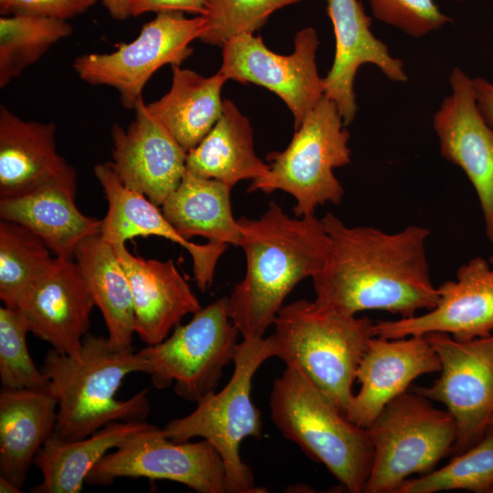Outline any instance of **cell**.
I'll return each mask as SVG.
<instances>
[{"instance_id":"1","label":"cell","mask_w":493,"mask_h":493,"mask_svg":"<svg viewBox=\"0 0 493 493\" xmlns=\"http://www.w3.org/2000/svg\"><path fill=\"white\" fill-rule=\"evenodd\" d=\"M321 219L330 250L311 278L317 303L350 315L377 309L402 318L437 304L425 250L429 229L412 225L386 233L348 226L332 213Z\"/></svg>"},{"instance_id":"2","label":"cell","mask_w":493,"mask_h":493,"mask_svg":"<svg viewBox=\"0 0 493 493\" xmlns=\"http://www.w3.org/2000/svg\"><path fill=\"white\" fill-rule=\"evenodd\" d=\"M246 268L228 298V314L243 339L263 337L286 297L324 266L330 237L315 214L292 218L276 202L257 219H237Z\"/></svg>"},{"instance_id":"3","label":"cell","mask_w":493,"mask_h":493,"mask_svg":"<svg viewBox=\"0 0 493 493\" xmlns=\"http://www.w3.org/2000/svg\"><path fill=\"white\" fill-rule=\"evenodd\" d=\"M81 361L50 349L41 370L58 402L54 435L78 440L114 421H145L150 413L147 390L127 400L115 397L124 378L145 372V361L133 348L118 350L108 337L87 333Z\"/></svg>"},{"instance_id":"4","label":"cell","mask_w":493,"mask_h":493,"mask_svg":"<svg viewBox=\"0 0 493 493\" xmlns=\"http://www.w3.org/2000/svg\"><path fill=\"white\" fill-rule=\"evenodd\" d=\"M273 325L275 357L299 368L345 415L375 322L299 299L283 306Z\"/></svg>"},{"instance_id":"5","label":"cell","mask_w":493,"mask_h":493,"mask_svg":"<svg viewBox=\"0 0 493 493\" xmlns=\"http://www.w3.org/2000/svg\"><path fill=\"white\" fill-rule=\"evenodd\" d=\"M270 417L282 435L322 463L351 493L364 492L373 449L366 428L347 419L297 367L275 379Z\"/></svg>"},{"instance_id":"6","label":"cell","mask_w":493,"mask_h":493,"mask_svg":"<svg viewBox=\"0 0 493 493\" xmlns=\"http://www.w3.org/2000/svg\"><path fill=\"white\" fill-rule=\"evenodd\" d=\"M276 356L274 336L243 339L234 354L227 384L197 403L190 414L168 422L163 434L176 443L201 437L213 445L226 470V493L258 492L251 467L240 457L241 441L262 437L261 413L250 398L252 379L267 359Z\"/></svg>"},{"instance_id":"7","label":"cell","mask_w":493,"mask_h":493,"mask_svg":"<svg viewBox=\"0 0 493 493\" xmlns=\"http://www.w3.org/2000/svg\"><path fill=\"white\" fill-rule=\"evenodd\" d=\"M336 104L323 96L295 130L283 152L267 155V173L252 180L248 192L284 191L296 201L297 217L312 215L319 205L341 204L344 190L333 169L351 163L350 133Z\"/></svg>"},{"instance_id":"8","label":"cell","mask_w":493,"mask_h":493,"mask_svg":"<svg viewBox=\"0 0 493 493\" xmlns=\"http://www.w3.org/2000/svg\"><path fill=\"white\" fill-rule=\"evenodd\" d=\"M365 428L373 449L365 493H396L409 476L434 470L456 439L449 412L413 391L390 401Z\"/></svg>"},{"instance_id":"9","label":"cell","mask_w":493,"mask_h":493,"mask_svg":"<svg viewBox=\"0 0 493 493\" xmlns=\"http://www.w3.org/2000/svg\"><path fill=\"white\" fill-rule=\"evenodd\" d=\"M228 314V298L202 308L163 341L139 351L145 372L157 389L173 383L177 396L196 404L215 392L223 369L233 362L237 335Z\"/></svg>"},{"instance_id":"10","label":"cell","mask_w":493,"mask_h":493,"mask_svg":"<svg viewBox=\"0 0 493 493\" xmlns=\"http://www.w3.org/2000/svg\"><path fill=\"white\" fill-rule=\"evenodd\" d=\"M203 25L202 16L186 18L181 12L158 13L133 41L112 53L80 55L73 68L90 85L116 89L122 106L134 110L146 83L160 68L181 65L192 54L190 44L198 39Z\"/></svg>"},{"instance_id":"11","label":"cell","mask_w":493,"mask_h":493,"mask_svg":"<svg viewBox=\"0 0 493 493\" xmlns=\"http://www.w3.org/2000/svg\"><path fill=\"white\" fill-rule=\"evenodd\" d=\"M118 477L166 479L199 493H226L224 462L211 443H176L148 423L108 452L85 483L108 486Z\"/></svg>"},{"instance_id":"12","label":"cell","mask_w":493,"mask_h":493,"mask_svg":"<svg viewBox=\"0 0 493 493\" xmlns=\"http://www.w3.org/2000/svg\"><path fill=\"white\" fill-rule=\"evenodd\" d=\"M425 336L440 359V376L411 391L446 405L456 424L452 453L457 455L484 436L493 414V334L469 341L440 332Z\"/></svg>"},{"instance_id":"13","label":"cell","mask_w":493,"mask_h":493,"mask_svg":"<svg viewBox=\"0 0 493 493\" xmlns=\"http://www.w3.org/2000/svg\"><path fill=\"white\" fill-rule=\"evenodd\" d=\"M318 46L311 27L296 33L294 51L287 56L269 50L260 36L243 34L223 46L219 72L226 79L251 82L277 94L293 114L296 130L324 96L315 61Z\"/></svg>"},{"instance_id":"14","label":"cell","mask_w":493,"mask_h":493,"mask_svg":"<svg viewBox=\"0 0 493 493\" xmlns=\"http://www.w3.org/2000/svg\"><path fill=\"white\" fill-rule=\"evenodd\" d=\"M451 93L434 115L441 155L465 173L493 242V128L480 112L472 79L456 67L449 75Z\"/></svg>"},{"instance_id":"15","label":"cell","mask_w":493,"mask_h":493,"mask_svg":"<svg viewBox=\"0 0 493 493\" xmlns=\"http://www.w3.org/2000/svg\"><path fill=\"white\" fill-rule=\"evenodd\" d=\"M437 304L426 313L375 322L376 336L399 339L446 333L457 341L493 334V267L474 257L456 271V280L438 288Z\"/></svg>"},{"instance_id":"16","label":"cell","mask_w":493,"mask_h":493,"mask_svg":"<svg viewBox=\"0 0 493 493\" xmlns=\"http://www.w3.org/2000/svg\"><path fill=\"white\" fill-rule=\"evenodd\" d=\"M135 118L125 130L117 123L110 130L109 162L121 182L162 206L186 172L187 152L148 110L142 99Z\"/></svg>"},{"instance_id":"17","label":"cell","mask_w":493,"mask_h":493,"mask_svg":"<svg viewBox=\"0 0 493 493\" xmlns=\"http://www.w3.org/2000/svg\"><path fill=\"white\" fill-rule=\"evenodd\" d=\"M94 307L74 258L55 257L18 309L29 332L47 341L58 352L81 361L82 341L89 333Z\"/></svg>"},{"instance_id":"18","label":"cell","mask_w":493,"mask_h":493,"mask_svg":"<svg viewBox=\"0 0 493 493\" xmlns=\"http://www.w3.org/2000/svg\"><path fill=\"white\" fill-rule=\"evenodd\" d=\"M440 371V359L426 336H374L357 369L361 388L353 394L345 416L365 428L390 401L408 391L417 377Z\"/></svg>"},{"instance_id":"19","label":"cell","mask_w":493,"mask_h":493,"mask_svg":"<svg viewBox=\"0 0 493 493\" xmlns=\"http://www.w3.org/2000/svg\"><path fill=\"white\" fill-rule=\"evenodd\" d=\"M335 35V55L324 81V96L337 106L345 126L357 112L354 79L364 64H373L393 81L407 80L404 63L371 30L372 18L359 0H327Z\"/></svg>"},{"instance_id":"20","label":"cell","mask_w":493,"mask_h":493,"mask_svg":"<svg viewBox=\"0 0 493 493\" xmlns=\"http://www.w3.org/2000/svg\"><path fill=\"white\" fill-rule=\"evenodd\" d=\"M93 172L108 201L101 237L112 246L125 244L136 236L169 239L189 252L196 285L201 291L207 290L213 283L217 261L227 246L211 242L200 245L183 237L158 205L121 182L109 162L96 164Z\"/></svg>"},{"instance_id":"21","label":"cell","mask_w":493,"mask_h":493,"mask_svg":"<svg viewBox=\"0 0 493 493\" xmlns=\"http://www.w3.org/2000/svg\"><path fill=\"white\" fill-rule=\"evenodd\" d=\"M76 193L77 173L68 164L29 193L0 200V217L31 230L55 257L74 258L80 242L100 234L102 225V220L79 211L75 203Z\"/></svg>"},{"instance_id":"22","label":"cell","mask_w":493,"mask_h":493,"mask_svg":"<svg viewBox=\"0 0 493 493\" xmlns=\"http://www.w3.org/2000/svg\"><path fill=\"white\" fill-rule=\"evenodd\" d=\"M112 246L129 279L135 334L147 345L163 341L185 315L202 309L173 260L134 256L125 244Z\"/></svg>"},{"instance_id":"23","label":"cell","mask_w":493,"mask_h":493,"mask_svg":"<svg viewBox=\"0 0 493 493\" xmlns=\"http://www.w3.org/2000/svg\"><path fill=\"white\" fill-rule=\"evenodd\" d=\"M53 122L25 121L0 107V200L21 196L69 163L58 153Z\"/></svg>"},{"instance_id":"24","label":"cell","mask_w":493,"mask_h":493,"mask_svg":"<svg viewBox=\"0 0 493 493\" xmlns=\"http://www.w3.org/2000/svg\"><path fill=\"white\" fill-rule=\"evenodd\" d=\"M58 402L47 389L0 392V476L22 488L36 456L54 435Z\"/></svg>"},{"instance_id":"25","label":"cell","mask_w":493,"mask_h":493,"mask_svg":"<svg viewBox=\"0 0 493 493\" xmlns=\"http://www.w3.org/2000/svg\"><path fill=\"white\" fill-rule=\"evenodd\" d=\"M74 261L95 306L101 311L110 345L118 350L131 348L135 334L132 295L112 245L100 233L90 236L78 246Z\"/></svg>"},{"instance_id":"26","label":"cell","mask_w":493,"mask_h":493,"mask_svg":"<svg viewBox=\"0 0 493 493\" xmlns=\"http://www.w3.org/2000/svg\"><path fill=\"white\" fill-rule=\"evenodd\" d=\"M269 164L257 157L248 119L229 100L212 130L187 152L186 171L198 177L218 180L230 187L267 173Z\"/></svg>"},{"instance_id":"27","label":"cell","mask_w":493,"mask_h":493,"mask_svg":"<svg viewBox=\"0 0 493 493\" xmlns=\"http://www.w3.org/2000/svg\"><path fill=\"white\" fill-rule=\"evenodd\" d=\"M169 91L146 104L148 110L188 152L207 135L222 114L221 89L226 78L219 71L204 77L173 65Z\"/></svg>"},{"instance_id":"28","label":"cell","mask_w":493,"mask_h":493,"mask_svg":"<svg viewBox=\"0 0 493 493\" xmlns=\"http://www.w3.org/2000/svg\"><path fill=\"white\" fill-rule=\"evenodd\" d=\"M231 189L218 180L186 171L180 184L163 202L162 211L187 240L201 236L213 244L238 246L241 232L232 213Z\"/></svg>"},{"instance_id":"29","label":"cell","mask_w":493,"mask_h":493,"mask_svg":"<svg viewBox=\"0 0 493 493\" xmlns=\"http://www.w3.org/2000/svg\"><path fill=\"white\" fill-rule=\"evenodd\" d=\"M145 421H114L88 437L64 440L53 435L35 457L43 476L33 493H79L89 471L112 448L142 429Z\"/></svg>"},{"instance_id":"30","label":"cell","mask_w":493,"mask_h":493,"mask_svg":"<svg viewBox=\"0 0 493 493\" xmlns=\"http://www.w3.org/2000/svg\"><path fill=\"white\" fill-rule=\"evenodd\" d=\"M46 243L24 226L0 221V299L18 309L32 286L51 267L55 257Z\"/></svg>"},{"instance_id":"31","label":"cell","mask_w":493,"mask_h":493,"mask_svg":"<svg viewBox=\"0 0 493 493\" xmlns=\"http://www.w3.org/2000/svg\"><path fill=\"white\" fill-rule=\"evenodd\" d=\"M65 20L28 15L0 18V88L18 78L56 43L72 34Z\"/></svg>"},{"instance_id":"32","label":"cell","mask_w":493,"mask_h":493,"mask_svg":"<svg viewBox=\"0 0 493 493\" xmlns=\"http://www.w3.org/2000/svg\"><path fill=\"white\" fill-rule=\"evenodd\" d=\"M493 488V427L473 446L456 456L445 467L417 478L406 479L396 493H434L466 489L477 493Z\"/></svg>"},{"instance_id":"33","label":"cell","mask_w":493,"mask_h":493,"mask_svg":"<svg viewBox=\"0 0 493 493\" xmlns=\"http://www.w3.org/2000/svg\"><path fill=\"white\" fill-rule=\"evenodd\" d=\"M299 1L206 0L198 39L223 47L231 38L262 27L276 10Z\"/></svg>"},{"instance_id":"34","label":"cell","mask_w":493,"mask_h":493,"mask_svg":"<svg viewBox=\"0 0 493 493\" xmlns=\"http://www.w3.org/2000/svg\"><path fill=\"white\" fill-rule=\"evenodd\" d=\"M28 324L19 309L0 308V379L2 388L47 389L49 381L30 356Z\"/></svg>"},{"instance_id":"35","label":"cell","mask_w":493,"mask_h":493,"mask_svg":"<svg viewBox=\"0 0 493 493\" xmlns=\"http://www.w3.org/2000/svg\"><path fill=\"white\" fill-rule=\"evenodd\" d=\"M461 1V0H456ZM373 16L413 37H422L442 27L451 18L434 0H369Z\"/></svg>"},{"instance_id":"36","label":"cell","mask_w":493,"mask_h":493,"mask_svg":"<svg viewBox=\"0 0 493 493\" xmlns=\"http://www.w3.org/2000/svg\"><path fill=\"white\" fill-rule=\"evenodd\" d=\"M96 0H0L3 16L28 15L65 20L84 13Z\"/></svg>"},{"instance_id":"37","label":"cell","mask_w":493,"mask_h":493,"mask_svg":"<svg viewBox=\"0 0 493 493\" xmlns=\"http://www.w3.org/2000/svg\"><path fill=\"white\" fill-rule=\"evenodd\" d=\"M206 0H133L132 16L145 13L181 12L202 16Z\"/></svg>"},{"instance_id":"38","label":"cell","mask_w":493,"mask_h":493,"mask_svg":"<svg viewBox=\"0 0 493 493\" xmlns=\"http://www.w3.org/2000/svg\"><path fill=\"white\" fill-rule=\"evenodd\" d=\"M472 81L478 109L493 128V83L483 78H473Z\"/></svg>"},{"instance_id":"39","label":"cell","mask_w":493,"mask_h":493,"mask_svg":"<svg viewBox=\"0 0 493 493\" xmlns=\"http://www.w3.org/2000/svg\"><path fill=\"white\" fill-rule=\"evenodd\" d=\"M102 3L116 20H125L132 16L133 0H102Z\"/></svg>"},{"instance_id":"40","label":"cell","mask_w":493,"mask_h":493,"mask_svg":"<svg viewBox=\"0 0 493 493\" xmlns=\"http://www.w3.org/2000/svg\"><path fill=\"white\" fill-rule=\"evenodd\" d=\"M0 492L1 493H17L21 492V488L16 487L13 482L6 477L0 476Z\"/></svg>"},{"instance_id":"41","label":"cell","mask_w":493,"mask_h":493,"mask_svg":"<svg viewBox=\"0 0 493 493\" xmlns=\"http://www.w3.org/2000/svg\"><path fill=\"white\" fill-rule=\"evenodd\" d=\"M488 426H492V427H493V414H492V416H491L490 419H489ZM490 493H493V488L491 489Z\"/></svg>"},{"instance_id":"42","label":"cell","mask_w":493,"mask_h":493,"mask_svg":"<svg viewBox=\"0 0 493 493\" xmlns=\"http://www.w3.org/2000/svg\"><path fill=\"white\" fill-rule=\"evenodd\" d=\"M489 263L491 264V266L493 267V255L491 256L490 259H489Z\"/></svg>"}]
</instances>
